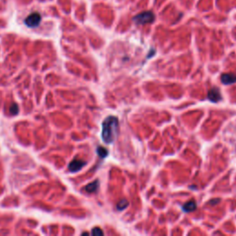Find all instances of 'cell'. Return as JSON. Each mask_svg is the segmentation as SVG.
Returning <instances> with one entry per match:
<instances>
[{
	"instance_id": "obj_6",
	"label": "cell",
	"mask_w": 236,
	"mask_h": 236,
	"mask_svg": "<svg viewBox=\"0 0 236 236\" xmlns=\"http://www.w3.org/2000/svg\"><path fill=\"white\" fill-rule=\"evenodd\" d=\"M221 82L224 85H230L236 82V75L232 73H227V74H222L221 75Z\"/></svg>"
},
{
	"instance_id": "obj_11",
	"label": "cell",
	"mask_w": 236,
	"mask_h": 236,
	"mask_svg": "<svg viewBox=\"0 0 236 236\" xmlns=\"http://www.w3.org/2000/svg\"><path fill=\"white\" fill-rule=\"evenodd\" d=\"M9 112H10L11 115H17L19 113V106H18V104L17 103H13L10 106V108H9Z\"/></svg>"
},
{
	"instance_id": "obj_12",
	"label": "cell",
	"mask_w": 236,
	"mask_h": 236,
	"mask_svg": "<svg viewBox=\"0 0 236 236\" xmlns=\"http://www.w3.org/2000/svg\"><path fill=\"white\" fill-rule=\"evenodd\" d=\"M91 234H92L93 235H103V232L101 231V229H100L98 227L94 228V229L92 230Z\"/></svg>"
},
{
	"instance_id": "obj_5",
	"label": "cell",
	"mask_w": 236,
	"mask_h": 236,
	"mask_svg": "<svg viewBox=\"0 0 236 236\" xmlns=\"http://www.w3.org/2000/svg\"><path fill=\"white\" fill-rule=\"evenodd\" d=\"M208 98L209 100H210L212 102H218L219 101H221V93H220V91L219 88H212L209 91V94H208Z\"/></svg>"
},
{
	"instance_id": "obj_4",
	"label": "cell",
	"mask_w": 236,
	"mask_h": 236,
	"mask_svg": "<svg viewBox=\"0 0 236 236\" xmlns=\"http://www.w3.org/2000/svg\"><path fill=\"white\" fill-rule=\"evenodd\" d=\"M86 165V161L82 160H79V159H76L74 160H72L68 166V169L71 173H76L79 171L80 169H82L84 166Z\"/></svg>"
},
{
	"instance_id": "obj_13",
	"label": "cell",
	"mask_w": 236,
	"mask_h": 236,
	"mask_svg": "<svg viewBox=\"0 0 236 236\" xmlns=\"http://www.w3.org/2000/svg\"><path fill=\"white\" fill-rule=\"evenodd\" d=\"M219 199H216V200H214V201H211L210 204H215V203H219Z\"/></svg>"
},
{
	"instance_id": "obj_9",
	"label": "cell",
	"mask_w": 236,
	"mask_h": 236,
	"mask_svg": "<svg viewBox=\"0 0 236 236\" xmlns=\"http://www.w3.org/2000/svg\"><path fill=\"white\" fill-rule=\"evenodd\" d=\"M128 206V201L125 200V199H122L118 202L117 206H116V209L118 210H124L127 208Z\"/></svg>"
},
{
	"instance_id": "obj_8",
	"label": "cell",
	"mask_w": 236,
	"mask_h": 236,
	"mask_svg": "<svg viewBox=\"0 0 236 236\" xmlns=\"http://www.w3.org/2000/svg\"><path fill=\"white\" fill-rule=\"evenodd\" d=\"M99 188V181L96 180L92 183H91L90 184H88L86 187H85V190L88 192V193H94L98 190Z\"/></svg>"
},
{
	"instance_id": "obj_2",
	"label": "cell",
	"mask_w": 236,
	"mask_h": 236,
	"mask_svg": "<svg viewBox=\"0 0 236 236\" xmlns=\"http://www.w3.org/2000/svg\"><path fill=\"white\" fill-rule=\"evenodd\" d=\"M133 20L138 25L149 24L152 23L155 20V15L152 11H144L135 16L133 18Z\"/></svg>"
},
{
	"instance_id": "obj_1",
	"label": "cell",
	"mask_w": 236,
	"mask_h": 236,
	"mask_svg": "<svg viewBox=\"0 0 236 236\" xmlns=\"http://www.w3.org/2000/svg\"><path fill=\"white\" fill-rule=\"evenodd\" d=\"M119 121L116 116H108L102 122V130H101V138L107 143L111 144L115 141L117 136Z\"/></svg>"
},
{
	"instance_id": "obj_3",
	"label": "cell",
	"mask_w": 236,
	"mask_h": 236,
	"mask_svg": "<svg viewBox=\"0 0 236 236\" xmlns=\"http://www.w3.org/2000/svg\"><path fill=\"white\" fill-rule=\"evenodd\" d=\"M42 20V17L39 13H32L31 15H29L26 20H25V24L30 27V28H35L37 26H39Z\"/></svg>"
},
{
	"instance_id": "obj_7",
	"label": "cell",
	"mask_w": 236,
	"mask_h": 236,
	"mask_svg": "<svg viewBox=\"0 0 236 236\" xmlns=\"http://www.w3.org/2000/svg\"><path fill=\"white\" fill-rule=\"evenodd\" d=\"M196 209H197V204H196V202L193 201V200L186 202V203L183 206V209H184L185 212H192V211H194Z\"/></svg>"
},
{
	"instance_id": "obj_10",
	"label": "cell",
	"mask_w": 236,
	"mask_h": 236,
	"mask_svg": "<svg viewBox=\"0 0 236 236\" xmlns=\"http://www.w3.org/2000/svg\"><path fill=\"white\" fill-rule=\"evenodd\" d=\"M97 153L101 158H105L108 155V150L104 149L103 147H99L97 149Z\"/></svg>"
}]
</instances>
